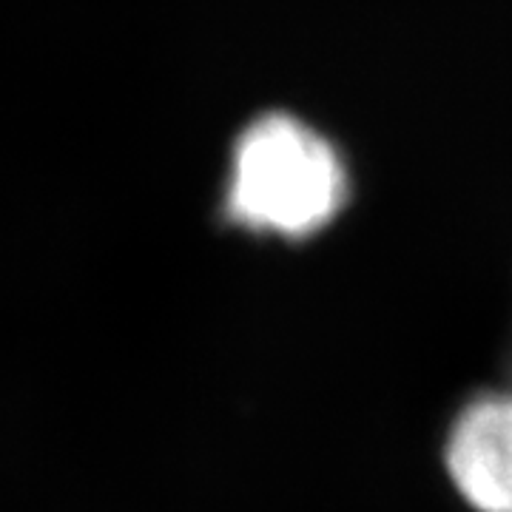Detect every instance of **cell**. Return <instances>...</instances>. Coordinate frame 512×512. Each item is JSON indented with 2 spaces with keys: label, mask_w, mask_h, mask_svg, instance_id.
<instances>
[{
  "label": "cell",
  "mask_w": 512,
  "mask_h": 512,
  "mask_svg": "<svg viewBox=\"0 0 512 512\" xmlns=\"http://www.w3.org/2000/svg\"><path fill=\"white\" fill-rule=\"evenodd\" d=\"M348 194L339 148L311 123L268 111L231 148L222 217L259 237L308 239L342 214Z\"/></svg>",
  "instance_id": "cell-1"
},
{
  "label": "cell",
  "mask_w": 512,
  "mask_h": 512,
  "mask_svg": "<svg viewBox=\"0 0 512 512\" xmlns=\"http://www.w3.org/2000/svg\"><path fill=\"white\" fill-rule=\"evenodd\" d=\"M444 464L476 512H512V393H481L458 410Z\"/></svg>",
  "instance_id": "cell-2"
}]
</instances>
